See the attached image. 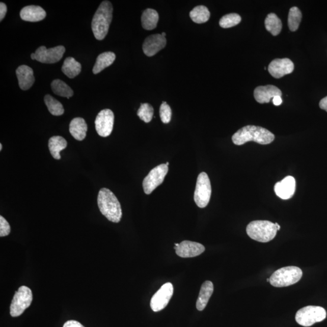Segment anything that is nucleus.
<instances>
[{
    "label": "nucleus",
    "mask_w": 327,
    "mask_h": 327,
    "mask_svg": "<svg viewBox=\"0 0 327 327\" xmlns=\"http://www.w3.org/2000/svg\"><path fill=\"white\" fill-rule=\"evenodd\" d=\"M275 135L271 131L262 127L247 126L241 128L233 134V143L237 146H241L249 142L266 145L274 142Z\"/></svg>",
    "instance_id": "1"
},
{
    "label": "nucleus",
    "mask_w": 327,
    "mask_h": 327,
    "mask_svg": "<svg viewBox=\"0 0 327 327\" xmlns=\"http://www.w3.org/2000/svg\"><path fill=\"white\" fill-rule=\"evenodd\" d=\"M98 205L101 213L108 221L120 222L122 217L121 204L113 192L106 188H101L98 193Z\"/></svg>",
    "instance_id": "2"
},
{
    "label": "nucleus",
    "mask_w": 327,
    "mask_h": 327,
    "mask_svg": "<svg viewBox=\"0 0 327 327\" xmlns=\"http://www.w3.org/2000/svg\"><path fill=\"white\" fill-rule=\"evenodd\" d=\"M113 6L108 1H104L99 5L93 18L92 30L96 39L102 40L108 33L113 16Z\"/></svg>",
    "instance_id": "3"
},
{
    "label": "nucleus",
    "mask_w": 327,
    "mask_h": 327,
    "mask_svg": "<svg viewBox=\"0 0 327 327\" xmlns=\"http://www.w3.org/2000/svg\"><path fill=\"white\" fill-rule=\"evenodd\" d=\"M247 233L256 241L268 242L277 235L278 229L275 224L268 221H254L249 224L246 229Z\"/></svg>",
    "instance_id": "4"
},
{
    "label": "nucleus",
    "mask_w": 327,
    "mask_h": 327,
    "mask_svg": "<svg viewBox=\"0 0 327 327\" xmlns=\"http://www.w3.org/2000/svg\"><path fill=\"white\" fill-rule=\"evenodd\" d=\"M303 277V271L295 266H288L275 271L270 278V283L275 287L290 286L299 282Z\"/></svg>",
    "instance_id": "5"
},
{
    "label": "nucleus",
    "mask_w": 327,
    "mask_h": 327,
    "mask_svg": "<svg viewBox=\"0 0 327 327\" xmlns=\"http://www.w3.org/2000/svg\"><path fill=\"white\" fill-rule=\"evenodd\" d=\"M326 316V311L323 308L310 306L298 310L295 319L299 325L307 327L323 321Z\"/></svg>",
    "instance_id": "6"
},
{
    "label": "nucleus",
    "mask_w": 327,
    "mask_h": 327,
    "mask_svg": "<svg viewBox=\"0 0 327 327\" xmlns=\"http://www.w3.org/2000/svg\"><path fill=\"white\" fill-rule=\"evenodd\" d=\"M33 295L30 288L21 286L16 291L12 301L10 313L12 317H18L22 315L25 309L31 305Z\"/></svg>",
    "instance_id": "7"
},
{
    "label": "nucleus",
    "mask_w": 327,
    "mask_h": 327,
    "mask_svg": "<svg viewBox=\"0 0 327 327\" xmlns=\"http://www.w3.org/2000/svg\"><path fill=\"white\" fill-rule=\"evenodd\" d=\"M211 195V186L206 173L202 172L198 176L194 201L197 206L205 208L209 203Z\"/></svg>",
    "instance_id": "8"
},
{
    "label": "nucleus",
    "mask_w": 327,
    "mask_h": 327,
    "mask_svg": "<svg viewBox=\"0 0 327 327\" xmlns=\"http://www.w3.org/2000/svg\"><path fill=\"white\" fill-rule=\"evenodd\" d=\"M168 171L169 168L166 164H162L153 168L143 180V186L145 194H151L156 187L161 185Z\"/></svg>",
    "instance_id": "9"
},
{
    "label": "nucleus",
    "mask_w": 327,
    "mask_h": 327,
    "mask_svg": "<svg viewBox=\"0 0 327 327\" xmlns=\"http://www.w3.org/2000/svg\"><path fill=\"white\" fill-rule=\"evenodd\" d=\"M174 294V286L171 283L164 284L153 295L150 301V307L153 312H158L165 309Z\"/></svg>",
    "instance_id": "10"
},
{
    "label": "nucleus",
    "mask_w": 327,
    "mask_h": 327,
    "mask_svg": "<svg viewBox=\"0 0 327 327\" xmlns=\"http://www.w3.org/2000/svg\"><path fill=\"white\" fill-rule=\"evenodd\" d=\"M114 118V112L110 109H104L99 112L95 121V129L99 136L110 135L113 130Z\"/></svg>",
    "instance_id": "11"
},
{
    "label": "nucleus",
    "mask_w": 327,
    "mask_h": 327,
    "mask_svg": "<svg viewBox=\"0 0 327 327\" xmlns=\"http://www.w3.org/2000/svg\"><path fill=\"white\" fill-rule=\"evenodd\" d=\"M65 51V47L63 46H59L50 49H47L44 46H41L35 51V60L42 63H56L62 59Z\"/></svg>",
    "instance_id": "12"
},
{
    "label": "nucleus",
    "mask_w": 327,
    "mask_h": 327,
    "mask_svg": "<svg viewBox=\"0 0 327 327\" xmlns=\"http://www.w3.org/2000/svg\"><path fill=\"white\" fill-rule=\"evenodd\" d=\"M176 255L183 258H194L200 255L205 251V248L201 243L184 240L179 246L174 247Z\"/></svg>",
    "instance_id": "13"
},
{
    "label": "nucleus",
    "mask_w": 327,
    "mask_h": 327,
    "mask_svg": "<svg viewBox=\"0 0 327 327\" xmlns=\"http://www.w3.org/2000/svg\"><path fill=\"white\" fill-rule=\"evenodd\" d=\"M294 64L290 59H275L268 66V72L275 78H281L292 73Z\"/></svg>",
    "instance_id": "14"
},
{
    "label": "nucleus",
    "mask_w": 327,
    "mask_h": 327,
    "mask_svg": "<svg viewBox=\"0 0 327 327\" xmlns=\"http://www.w3.org/2000/svg\"><path fill=\"white\" fill-rule=\"evenodd\" d=\"M167 44L166 37L161 34L150 35L144 40L143 45V52L147 57L155 56L159 51L164 49Z\"/></svg>",
    "instance_id": "15"
},
{
    "label": "nucleus",
    "mask_w": 327,
    "mask_h": 327,
    "mask_svg": "<svg viewBox=\"0 0 327 327\" xmlns=\"http://www.w3.org/2000/svg\"><path fill=\"white\" fill-rule=\"evenodd\" d=\"M296 190V180L291 176H288L275 185L276 195L283 200H289L293 197Z\"/></svg>",
    "instance_id": "16"
},
{
    "label": "nucleus",
    "mask_w": 327,
    "mask_h": 327,
    "mask_svg": "<svg viewBox=\"0 0 327 327\" xmlns=\"http://www.w3.org/2000/svg\"><path fill=\"white\" fill-rule=\"evenodd\" d=\"M281 95V90L272 85L259 86L254 91L256 101L261 104L268 103L271 98Z\"/></svg>",
    "instance_id": "17"
},
{
    "label": "nucleus",
    "mask_w": 327,
    "mask_h": 327,
    "mask_svg": "<svg viewBox=\"0 0 327 327\" xmlns=\"http://www.w3.org/2000/svg\"><path fill=\"white\" fill-rule=\"evenodd\" d=\"M19 86L23 91H27L33 86L35 77L33 69L26 65L19 66L16 70Z\"/></svg>",
    "instance_id": "18"
},
{
    "label": "nucleus",
    "mask_w": 327,
    "mask_h": 327,
    "mask_svg": "<svg viewBox=\"0 0 327 327\" xmlns=\"http://www.w3.org/2000/svg\"><path fill=\"white\" fill-rule=\"evenodd\" d=\"M20 17L25 21L38 22L46 17V12L40 6H28L21 9Z\"/></svg>",
    "instance_id": "19"
},
{
    "label": "nucleus",
    "mask_w": 327,
    "mask_h": 327,
    "mask_svg": "<svg viewBox=\"0 0 327 327\" xmlns=\"http://www.w3.org/2000/svg\"><path fill=\"white\" fill-rule=\"evenodd\" d=\"M88 125L82 118H75L70 122L69 131L72 136L78 141H83L86 137Z\"/></svg>",
    "instance_id": "20"
},
{
    "label": "nucleus",
    "mask_w": 327,
    "mask_h": 327,
    "mask_svg": "<svg viewBox=\"0 0 327 327\" xmlns=\"http://www.w3.org/2000/svg\"><path fill=\"white\" fill-rule=\"evenodd\" d=\"M213 284L211 281H207L202 285L197 302V310L199 311L204 310L213 293Z\"/></svg>",
    "instance_id": "21"
},
{
    "label": "nucleus",
    "mask_w": 327,
    "mask_h": 327,
    "mask_svg": "<svg viewBox=\"0 0 327 327\" xmlns=\"http://www.w3.org/2000/svg\"><path fill=\"white\" fill-rule=\"evenodd\" d=\"M115 59H116V56L112 52H106L99 54L93 68V73L94 74H98L102 70L112 65Z\"/></svg>",
    "instance_id": "22"
},
{
    "label": "nucleus",
    "mask_w": 327,
    "mask_h": 327,
    "mask_svg": "<svg viewBox=\"0 0 327 327\" xmlns=\"http://www.w3.org/2000/svg\"><path fill=\"white\" fill-rule=\"evenodd\" d=\"M159 21L158 13L153 9H147L142 16V26L146 30L155 29Z\"/></svg>",
    "instance_id": "23"
},
{
    "label": "nucleus",
    "mask_w": 327,
    "mask_h": 327,
    "mask_svg": "<svg viewBox=\"0 0 327 327\" xmlns=\"http://www.w3.org/2000/svg\"><path fill=\"white\" fill-rule=\"evenodd\" d=\"M67 143L63 137L54 136L51 137L49 141V149L51 155L56 159H60V152L66 148Z\"/></svg>",
    "instance_id": "24"
},
{
    "label": "nucleus",
    "mask_w": 327,
    "mask_h": 327,
    "mask_svg": "<svg viewBox=\"0 0 327 327\" xmlns=\"http://www.w3.org/2000/svg\"><path fill=\"white\" fill-rule=\"evenodd\" d=\"M62 71L69 78H75L81 71V65L72 57H68L65 60L62 68Z\"/></svg>",
    "instance_id": "25"
},
{
    "label": "nucleus",
    "mask_w": 327,
    "mask_h": 327,
    "mask_svg": "<svg viewBox=\"0 0 327 327\" xmlns=\"http://www.w3.org/2000/svg\"><path fill=\"white\" fill-rule=\"evenodd\" d=\"M266 30L271 33L274 36H277L280 34L282 30V22L278 16L274 13H271L267 15L265 20Z\"/></svg>",
    "instance_id": "26"
},
{
    "label": "nucleus",
    "mask_w": 327,
    "mask_h": 327,
    "mask_svg": "<svg viewBox=\"0 0 327 327\" xmlns=\"http://www.w3.org/2000/svg\"><path fill=\"white\" fill-rule=\"evenodd\" d=\"M210 13L206 6H198L190 12L192 20L197 24L204 23L209 20Z\"/></svg>",
    "instance_id": "27"
},
{
    "label": "nucleus",
    "mask_w": 327,
    "mask_h": 327,
    "mask_svg": "<svg viewBox=\"0 0 327 327\" xmlns=\"http://www.w3.org/2000/svg\"><path fill=\"white\" fill-rule=\"evenodd\" d=\"M51 88L54 94L60 97L70 98L73 95L72 89L65 82L60 79H54L51 83Z\"/></svg>",
    "instance_id": "28"
},
{
    "label": "nucleus",
    "mask_w": 327,
    "mask_h": 327,
    "mask_svg": "<svg viewBox=\"0 0 327 327\" xmlns=\"http://www.w3.org/2000/svg\"><path fill=\"white\" fill-rule=\"evenodd\" d=\"M44 102L50 113L54 116H60L65 112L62 104L50 95L45 96Z\"/></svg>",
    "instance_id": "29"
},
{
    "label": "nucleus",
    "mask_w": 327,
    "mask_h": 327,
    "mask_svg": "<svg viewBox=\"0 0 327 327\" xmlns=\"http://www.w3.org/2000/svg\"><path fill=\"white\" fill-rule=\"evenodd\" d=\"M301 19H302V13L297 7H293L290 9L288 14V24L290 30L294 32L297 30L299 26Z\"/></svg>",
    "instance_id": "30"
},
{
    "label": "nucleus",
    "mask_w": 327,
    "mask_h": 327,
    "mask_svg": "<svg viewBox=\"0 0 327 327\" xmlns=\"http://www.w3.org/2000/svg\"><path fill=\"white\" fill-rule=\"evenodd\" d=\"M241 21V17L238 14L232 13L223 16L220 21V25L221 28L227 29L230 28L238 25Z\"/></svg>",
    "instance_id": "31"
},
{
    "label": "nucleus",
    "mask_w": 327,
    "mask_h": 327,
    "mask_svg": "<svg viewBox=\"0 0 327 327\" xmlns=\"http://www.w3.org/2000/svg\"><path fill=\"white\" fill-rule=\"evenodd\" d=\"M153 113L154 109L152 105L148 103H144L141 104L137 115L141 120L146 123H149L152 120Z\"/></svg>",
    "instance_id": "32"
},
{
    "label": "nucleus",
    "mask_w": 327,
    "mask_h": 327,
    "mask_svg": "<svg viewBox=\"0 0 327 327\" xmlns=\"http://www.w3.org/2000/svg\"><path fill=\"white\" fill-rule=\"evenodd\" d=\"M160 118L163 123L168 124L171 120L172 110L169 105L165 101L162 102L159 109Z\"/></svg>",
    "instance_id": "33"
},
{
    "label": "nucleus",
    "mask_w": 327,
    "mask_h": 327,
    "mask_svg": "<svg viewBox=\"0 0 327 327\" xmlns=\"http://www.w3.org/2000/svg\"><path fill=\"white\" fill-rule=\"evenodd\" d=\"M11 226L4 217L0 216V236L4 237L9 235Z\"/></svg>",
    "instance_id": "34"
},
{
    "label": "nucleus",
    "mask_w": 327,
    "mask_h": 327,
    "mask_svg": "<svg viewBox=\"0 0 327 327\" xmlns=\"http://www.w3.org/2000/svg\"><path fill=\"white\" fill-rule=\"evenodd\" d=\"M63 327H85L83 326L81 323H79L76 320H70L67 321L65 324H64Z\"/></svg>",
    "instance_id": "35"
},
{
    "label": "nucleus",
    "mask_w": 327,
    "mask_h": 327,
    "mask_svg": "<svg viewBox=\"0 0 327 327\" xmlns=\"http://www.w3.org/2000/svg\"><path fill=\"white\" fill-rule=\"evenodd\" d=\"M7 13V6L4 3H0V20L2 21Z\"/></svg>",
    "instance_id": "36"
},
{
    "label": "nucleus",
    "mask_w": 327,
    "mask_h": 327,
    "mask_svg": "<svg viewBox=\"0 0 327 327\" xmlns=\"http://www.w3.org/2000/svg\"><path fill=\"white\" fill-rule=\"evenodd\" d=\"M319 107L327 112V97L321 99L319 102Z\"/></svg>",
    "instance_id": "37"
},
{
    "label": "nucleus",
    "mask_w": 327,
    "mask_h": 327,
    "mask_svg": "<svg viewBox=\"0 0 327 327\" xmlns=\"http://www.w3.org/2000/svg\"><path fill=\"white\" fill-rule=\"evenodd\" d=\"M272 102H274V105H277L278 106V105H280L282 104L283 100H282V98L280 96H277V97L272 98Z\"/></svg>",
    "instance_id": "38"
},
{
    "label": "nucleus",
    "mask_w": 327,
    "mask_h": 327,
    "mask_svg": "<svg viewBox=\"0 0 327 327\" xmlns=\"http://www.w3.org/2000/svg\"><path fill=\"white\" fill-rule=\"evenodd\" d=\"M31 57L32 60H35V53H32Z\"/></svg>",
    "instance_id": "39"
},
{
    "label": "nucleus",
    "mask_w": 327,
    "mask_h": 327,
    "mask_svg": "<svg viewBox=\"0 0 327 327\" xmlns=\"http://www.w3.org/2000/svg\"><path fill=\"white\" fill-rule=\"evenodd\" d=\"M275 225H276V226H277V227L278 231V230H280L281 229V227H280V225H279V224H278L277 223H275Z\"/></svg>",
    "instance_id": "40"
},
{
    "label": "nucleus",
    "mask_w": 327,
    "mask_h": 327,
    "mask_svg": "<svg viewBox=\"0 0 327 327\" xmlns=\"http://www.w3.org/2000/svg\"><path fill=\"white\" fill-rule=\"evenodd\" d=\"M161 35H162V36H163V37H166V34L165 33H162L161 34Z\"/></svg>",
    "instance_id": "41"
},
{
    "label": "nucleus",
    "mask_w": 327,
    "mask_h": 327,
    "mask_svg": "<svg viewBox=\"0 0 327 327\" xmlns=\"http://www.w3.org/2000/svg\"><path fill=\"white\" fill-rule=\"evenodd\" d=\"M3 146H2V144H0V150H2Z\"/></svg>",
    "instance_id": "42"
},
{
    "label": "nucleus",
    "mask_w": 327,
    "mask_h": 327,
    "mask_svg": "<svg viewBox=\"0 0 327 327\" xmlns=\"http://www.w3.org/2000/svg\"><path fill=\"white\" fill-rule=\"evenodd\" d=\"M267 281L268 282V283H270V278H268Z\"/></svg>",
    "instance_id": "43"
},
{
    "label": "nucleus",
    "mask_w": 327,
    "mask_h": 327,
    "mask_svg": "<svg viewBox=\"0 0 327 327\" xmlns=\"http://www.w3.org/2000/svg\"><path fill=\"white\" fill-rule=\"evenodd\" d=\"M166 165L168 166L169 165V163L168 162H166Z\"/></svg>",
    "instance_id": "44"
}]
</instances>
